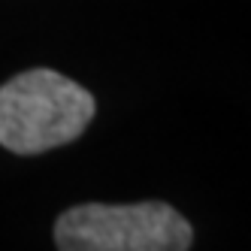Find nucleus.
<instances>
[{
	"mask_svg": "<svg viewBox=\"0 0 251 251\" xmlns=\"http://www.w3.org/2000/svg\"><path fill=\"white\" fill-rule=\"evenodd\" d=\"M94 109L91 91L58 70H25L0 85V146L25 157L61 149L85 133Z\"/></svg>",
	"mask_w": 251,
	"mask_h": 251,
	"instance_id": "nucleus-1",
	"label": "nucleus"
},
{
	"mask_svg": "<svg viewBox=\"0 0 251 251\" xmlns=\"http://www.w3.org/2000/svg\"><path fill=\"white\" fill-rule=\"evenodd\" d=\"M61 251H185L194 227L170 203H82L55 221Z\"/></svg>",
	"mask_w": 251,
	"mask_h": 251,
	"instance_id": "nucleus-2",
	"label": "nucleus"
}]
</instances>
